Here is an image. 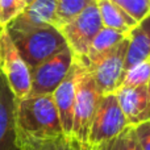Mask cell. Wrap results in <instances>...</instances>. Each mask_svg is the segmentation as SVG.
<instances>
[{"label":"cell","instance_id":"6da1fadb","mask_svg":"<svg viewBox=\"0 0 150 150\" xmlns=\"http://www.w3.org/2000/svg\"><path fill=\"white\" fill-rule=\"evenodd\" d=\"M5 30L30 69L67 47L63 34L55 26L32 25L15 18Z\"/></svg>","mask_w":150,"mask_h":150},{"label":"cell","instance_id":"7a4b0ae2","mask_svg":"<svg viewBox=\"0 0 150 150\" xmlns=\"http://www.w3.org/2000/svg\"><path fill=\"white\" fill-rule=\"evenodd\" d=\"M16 117L18 132L25 137L50 140L65 136L53 95H29L17 100Z\"/></svg>","mask_w":150,"mask_h":150},{"label":"cell","instance_id":"3957f363","mask_svg":"<svg viewBox=\"0 0 150 150\" xmlns=\"http://www.w3.org/2000/svg\"><path fill=\"white\" fill-rule=\"evenodd\" d=\"M78 66H79V70H78L76 76V92H75L74 122L71 137L80 142L87 144L90 128L99 101H100L101 93L91 74L79 63Z\"/></svg>","mask_w":150,"mask_h":150},{"label":"cell","instance_id":"277c9868","mask_svg":"<svg viewBox=\"0 0 150 150\" xmlns=\"http://www.w3.org/2000/svg\"><path fill=\"white\" fill-rule=\"evenodd\" d=\"M101 28L103 23L96 1H92L76 17L61 26L59 30L73 52L75 61L84 59L93 38Z\"/></svg>","mask_w":150,"mask_h":150},{"label":"cell","instance_id":"5b68a950","mask_svg":"<svg viewBox=\"0 0 150 150\" xmlns=\"http://www.w3.org/2000/svg\"><path fill=\"white\" fill-rule=\"evenodd\" d=\"M125 115L115 93L101 95L88 133L87 144L92 149L108 142L128 127Z\"/></svg>","mask_w":150,"mask_h":150},{"label":"cell","instance_id":"8992f818","mask_svg":"<svg viewBox=\"0 0 150 150\" xmlns=\"http://www.w3.org/2000/svg\"><path fill=\"white\" fill-rule=\"evenodd\" d=\"M129 38H125L115 49L91 63L86 70L93 78L101 95L115 93L122 86L125 78V58H127Z\"/></svg>","mask_w":150,"mask_h":150},{"label":"cell","instance_id":"52a82bcc","mask_svg":"<svg viewBox=\"0 0 150 150\" xmlns=\"http://www.w3.org/2000/svg\"><path fill=\"white\" fill-rule=\"evenodd\" d=\"M73 65L74 54L67 46L42 63L32 67L30 95H52L67 76Z\"/></svg>","mask_w":150,"mask_h":150},{"label":"cell","instance_id":"ba28073f","mask_svg":"<svg viewBox=\"0 0 150 150\" xmlns=\"http://www.w3.org/2000/svg\"><path fill=\"white\" fill-rule=\"evenodd\" d=\"M0 71L5 76L13 95L17 100L30 95L32 76L30 67L23 59L9 38L7 30H4L1 38V67Z\"/></svg>","mask_w":150,"mask_h":150},{"label":"cell","instance_id":"9c48e42d","mask_svg":"<svg viewBox=\"0 0 150 150\" xmlns=\"http://www.w3.org/2000/svg\"><path fill=\"white\" fill-rule=\"evenodd\" d=\"M16 112L17 99L0 71V150H21Z\"/></svg>","mask_w":150,"mask_h":150},{"label":"cell","instance_id":"30bf717a","mask_svg":"<svg viewBox=\"0 0 150 150\" xmlns=\"http://www.w3.org/2000/svg\"><path fill=\"white\" fill-rule=\"evenodd\" d=\"M79 66L74 61L70 73L63 79V82L57 87V90L52 93L59 115L61 125L63 129V134L66 137H71L74 122V105H75V92H76V76Z\"/></svg>","mask_w":150,"mask_h":150},{"label":"cell","instance_id":"8fae6325","mask_svg":"<svg viewBox=\"0 0 150 150\" xmlns=\"http://www.w3.org/2000/svg\"><path fill=\"white\" fill-rule=\"evenodd\" d=\"M122 113L129 125H137L145 121V113L149 104L148 86L127 87L121 86L115 92Z\"/></svg>","mask_w":150,"mask_h":150},{"label":"cell","instance_id":"7c38bea8","mask_svg":"<svg viewBox=\"0 0 150 150\" xmlns=\"http://www.w3.org/2000/svg\"><path fill=\"white\" fill-rule=\"evenodd\" d=\"M128 38L129 46L125 58V71L150 59V15L136 25Z\"/></svg>","mask_w":150,"mask_h":150},{"label":"cell","instance_id":"4fadbf2b","mask_svg":"<svg viewBox=\"0 0 150 150\" xmlns=\"http://www.w3.org/2000/svg\"><path fill=\"white\" fill-rule=\"evenodd\" d=\"M103 26L128 34L136 28L137 21L132 18L125 11H122L112 0H96Z\"/></svg>","mask_w":150,"mask_h":150},{"label":"cell","instance_id":"5bb4252c","mask_svg":"<svg viewBox=\"0 0 150 150\" xmlns=\"http://www.w3.org/2000/svg\"><path fill=\"white\" fill-rule=\"evenodd\" d=\"M128 37H129L128 34L120 33V32H117V30H113V29L103 26V28L99 30V33L95 36V38H93L86 58L82 61H75V62H78L84 69L88 67L91 63L98 61L99 58L103 57L104 54L109 53L112 49H115L120 42H122L125 38H128Z\"/></svg>","mask_w":150,"mask_h":150},{"label":"cell","instance_id":"9a60e30c","mask_svg":"<svg viewBox=\"0 0 150 150\" xmlns=\"http://www.w3.org/2000/svg\"><path fill=\"white\" fill-rule=\"evenodd\" d=\"M17 18L32 25H50L58 28L57 0H34Z\"/></svg>","mask_w":150,"mask_h":150},{"label":"cell","instance_id":"2e32d148","mask_svg":"<svg viewBox=\"0 0 150 150\" xmlns=\"http://www.w3.org/2000/svg\"><path fill=\"white\" fill-rule=\"evenodd\" d=\"M92 150H142L133 125H128L121 133Z\"/></svg>","mask_w":150,"mask_h":150},{"label":"cell","instance_id":"e0dca14e","mask_svg":"<svg viewBox=\"0 0 150 150\" xmlns=\"http://www.w3.org/2000/svg\"><path fill=\"white\" fill-rule=\"evenodd\" d=\"M93 0H57V12H58V29L63 24L69 23L76 17L84 8L92 3Z\"/></svg>","mask_w":150,"mask_h":150},{"label":"cell","instance_id":"ac0fdd59","mask_svg":"<svg viewBox=\"0 0 150 150\" xmlns=\"http://www.w3.org/2000/svg\"><path fill=\"white\" fill-rule=\"evenodd\" d=\"M20 142L21 150H66L67 148L66 136L58 138H50V140H36V138L25 137V136L20 134Z\"/></svg>","mask_w":150,"mask_h":150},{"label":"cell","instance_id":"d6986e66","mask_svg":"<svg viewBox=\"0 0 150 150\" xmlns=\"http://www.w3.org/2000/svg\"><path fill=\"white\" fill-rule=\"evenodd\" d=\"M150 80V59L144 61L138 65L133 66L127 71L122 86L127 87H138V86H148Z\"/></svg>","mask_w":150,"mask_h":150},{"label":"cell","instance_id":"ffe728a7","mask_svg":"<svg viewBox=\"0 0 150 150\" xmlns=\"http://www.w3.org/2000/svg\"><path fill=\"white\" fill-rule=\"evenodd\" d=\"M25 8V0H0V26L7 28Z\"/></svg>","mask_w":150,"mask_h":150},{"label":"cell","instance_id":"44dd1931","mask_svg":"<svg viewBox=\"0 0 150 150\" xmlns=\"http://www.w3.org/2000/svg\"><path fill=\"white\" fill-rule=\"evenodd\" d=\"M137 23L150 15V0H112Z\"/></svg>","mask_w":150,"mask_h":150},{"label":"cell","instance_id":"7402d4cb","mask_svg":"<svg viewBox=\"0 0 150 150\" xmlns=\"http://www.w3.org/2000/svg\"><path fill=\"white\" fill-rule=\"evenodd\" d=\"M142 150H150V120L133 125Z\"/></svg>","mask_w":150,"mask_h":150},{"label":"cell","instance_id":"603a6c76","mask_svg":"<svg viewBox=\"0 0 150 150\" xmlns=\"http://www.w3.org/2000/svg\"><path fill=\"white\" fill-rule=\"evenodd\" d=\"M66 150H92L88 144L80 142V141L75 140L73 137H67V148Z\"/></svg>","mask_w":150,"mask_h":150},{"label":"cell","instance_id":"cb8c5ba5","mask_svg":"<svg viewBox=\"0 0 150 150\" xmlns=\"http://www.w3.org/2000/svg\"><path fill=\"white\" fill-rule=\"evenodd\" d=\"M148 93H149V104H148V109H146V113H145V121L146 120H150V80L148 83Z\"/></svg>","mask_w":150,"mask_h":150},{"label":"cell","instance_id":"d4e9b609","mask_svg":"<svg viewBox=\"0 0 150 150\" xmlns=\"http://www.w3.org/2000/svg\"><path fill=\"white\" fill-rule=\"evenodd\" d=\"M5 28L0 26V67H1V38H3V34H4Z\"/></svg>","mask_w":150,"mask_h":150},{"label":"cell","instance_id":"484cf974","mask_svg":"<svg viewBox=\"0 0 150 150\" xmlns=\"http://www.w3.org/2000/svg\"><path fill=\"white\" fill-rule=\"evenodd\" d=\"M33 1H34V0H25L26 5H29V4H30V3H33Z\"/></svg>","mask_w":150,"mask_h":150},{"label":"cell","instance_id":"4316f807","mask_svg":"<svg viewBox=\"0 0 150 150\" xmlns=\"http://www.w3.org/2000/svg\"><path fill=\"white\" fill-rule=\"evenodd\" d=\"M93 1H96V0H93Z\"/></svg>","mask_w":150,"mask_h":150}]
</instances>
